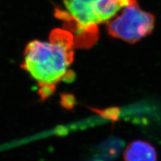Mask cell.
<instances>
[{"instance_id":"cell-4","label":"cell","mask_w":161,"mask_h":161,"mask_svg":"<svg viewBox=\"0 0 161 161\" xmlns=\"http://www.w3.org/2000/svg\"><path fill=\"white\" fill-rule=\"evenodd\" d=\"M125 161H157L154 147L142 140L130 142L124 153Z\"/></svg>"},{"instance_id":"cell-5","label":"cell","mask_w":161,"mask_h":161,"mask_svg":"<svg viewBox=\"0 0 161 161\" xmlns=\"http://www.w3.org/2000/svg\"><path fill=\"white\" fill-rule=\"evenodd\" d=\"M94 111L99 114L102 118L104 119L116 121L119 119L120 110L118 108H109L102 110L95 109Z\"/></svg>"},{"instance_id":"cell-2","label":"cell","mask_w":161,"mask_h":161,"mask_svg":"<svg viewBox=\"0 0 161 161\" xmlns=\"http://www.w3.org/2000/svg\"><path fill=\"white\" fill-rule=\"evenodd\" d=\"M136 0H64L67 11L61 19L75 33V46H90L97 37L98 24L111 19Z\"/></svg>"},{"instance_id":"cell-1","label":"cell","mask_w":161,"mask_h":161,"mask_svg":"<svg viewBox=\"0 0 161 161\" xmlns=\"http://www.w3.org/2000/svg\"><path fill=\"white\" fill-rule=\"evenodd\" d=\"M75 40L71 31L56 29L49 41L29 42L24 52L22 66L35 79L43 98L51 96L61 80L71 78Z\"/></svg>"},{"instance_id":"cell-3","label":"cell","mask_w":161,"mask_h":161,"mask_svg":"<svg viewBox=\"0 0 161 161\" xmlns=\"http://www.w3.org/2000/svg\"><path fill=\"white\" fill-rule=\"evenodd\" d=\"M154 26V17L142 11L136 2L124 8L119 15L108 23L107 29L112 37L134 43L152 33Z\"/></svg>"}]
</instances>
